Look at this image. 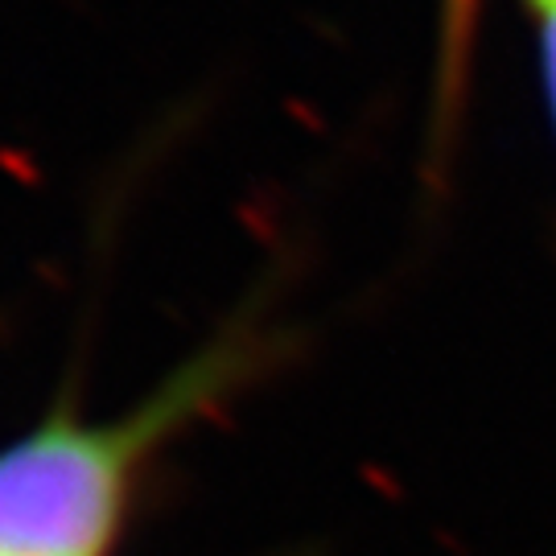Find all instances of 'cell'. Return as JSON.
Listing matches in <instances>:
<instances>
[{
    "mask_svg": "<svg viewBox=\"0 0 556 556\" xmlns=\"http://www.w3.org/2000/svg\"><path fill=\"white\" fill-rule=\"evenodd\" d=\"M211 376L178 379L157 404L112 425L50 420L0 450V556H108L140 457L194 408Z\"/></svg>",
    "mask_w": 556,
    "mask_h": 556,
    "instance_id": "cell-1",
    "label": "cell"
},
{
    "mask_svg": "<svg viewBox=\"0 0 556 556\" xmlns=\"http://www.w3.org/2000/svg\"><path fill=\"white\" fill-rule=\"evenodd\" d=\"M540 71H544V100H548V116H553V132H556V17H544Z\"/></svg>",
    "mask_w": 556,
    "mask_h": 556,
    "instance_id": "cell-2",
    "label": "cell"
},
{
    "mask_svg": "<svg viewBox=\"0 0 556 556\" xmlns=\"http://www.w3.org/2000/svg\"><path fill=\"white\" fill-rule=\"evenodd\" d=\"M532 4H536L544 17H556V0H532Z\"/></svg>",
    "mask_w": 556,
    "mask_h": 556,
    "instance_id": "cell-3",
    "label": "cell"
}]
</instances>
